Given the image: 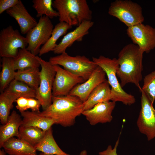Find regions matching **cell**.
<instances>
[{"mask_svg": "<svg viewBox=\"0 0 155 155\" xmlns=\"http://www.w3.org/2000/svg\"><path fill=\"white\" fill-rule=\"evenodd\" d=\"M144 53L138 46L133 43L126 45L119 52L117 59L119 67L117 75L120 80L122 88L131 83L139 88L142 79V59Z\"/></svg>", "mask_w": 155, "mask_h": 155, "instance_id": "6da1fadb", "label": "cell"}, {"mask_svg": "<svg viewBox=\"0 0 155 155\" xmlns=\"http://www.w3.org/2000/svg\"><path fill=\"white\" fill-rule=\"evenodd\" d=\"M84 111L83 102L77 96L69 95L52 96L51 104L38 112L40 115L52 119L56 124L65 127L73 125L76 118Z\"/></svg>", "mask_w": 155, "mask_h": 155, "instance_id": "7a4b0ae2", "label": "cell"}, {"mask_svg": "<svg viewBox=\"0 0 155 155\" xmlns=\"http://www.w3.org/2000/svg\"><path fill=\"white\" fill-rule=\"evenodd\" d=\"M52 6L59 13V22L71 26H78L92 18V11L86 0H55Z\"/></svg>", "mask_w": 155, "mask_h": 155, "instance_id": "3957f363", "label": "cell"}, {"mask_svg": "<svg viewBox=\"0 0 155 155\" xmlns=\"http://www.w3.org/2000/svg\"><path fill=\"white\" fill-rule=\"evenodd\" d=\"M92 61L105 71L108 82L111 87V100L116 102H120L126 105H131L136 102L135 97L126 92L121 87L117 78V72L119 67L117 59H112L102 55L92 57Z\"/></svg>", "mask_w": 155, "mask_h": 155, "instance_id": "277c9868", "label": "cell"}, {"mask_svg": "<svg viewBox=\"0 0 155 155\" xmlns=\"http://www.w3.org/2000/svg\"><path fill=\"white\" fill-rule=\"evenodd\" d=\"M49 62L53 65L62 66L64 69L82 78L85 81L98 66L84 55L73 57L66 52L50 57Z\"/></svg>", "mask_w": 155, "mask_h": 155, "instance_id": "5b68a950", "label": "cell"}, {"mask_svg": "<svg viewBox=\"0 0 155 155\" xmlns=\"http://www.w3.org/2000/svg\"><path fill=\"white\" fill-rule=\"evenodd\" d=\"M108 14L118 18L128 27L142 23V9L138 3L129 0H116L111 3Z\"/></svg>", "mask_w": 155, "mask_h": 155, "instance_id": "8992f818", "label": "cell"}, {"mask_svg": "<svg viewBox=\"0 0 155 155\" xmlns=\"http://www.w3.org/2000/svg\"><path fill=\"white\" fill-rule=\"evenodd\" d=\"M41 67L40 81L36 90V98L40 102L43 111L47 109L52 102V91L56 72L53 65L37 56Z\"/></svg>", "mask_w": 155, "mask_h": 155, "instance_id": "52a82bcc", "label": "cell"}, {"mask_svg": "<svg viewBox=\"0 0 155 155\" xmlns=\"http://www.w3.org/2000/svg\"><path fill=\"white\" fill-rule=\"evenodd\" d=\"M28 42L17 29L9 26L3 28L0 33V56L14 58L20 49L26 48Z\"/></svg>", "mask_w": 155, "mask_h": 155, "instance_id": "ba28073f", "label": "cell"}, {"mask_svg": "<svg viewBox=\"0 0 155 155\" xmlns=\"http://www.w3.org/2000/svg\"><path fill=\"white\" fill-rule=\"evenodd\" d=\"M54 28L48 17L44 15L40 18L36 26L26 34L28 42L27 50L36 55L39 53L40 46L48 40Z\"/></svg>", "mask_w": 155, "mask_h": 155, "instance_id": "9c48e42d", "label": "cell"}, {"mask_svg": "<svg viewBox=\"0 0 155 155\" xmlns=\"http://www.w3.org/2000/svg\"><path fill=\"white\" fill-rule=\"evenodd\" d=\"M140 92L141 108L137 125L140 132L146 135L149 141L155 137V110L145 93Z\"/></svg>", "mask_w": 155, "mask_h": 155, "instance_id": "30bf717a", "label": "cell"}, {"mask_svg": "<svg viewBox=\"0 0 155 155\" xmlns=\"http://www.w3.org/2000/svg\"><path fill=\"white\" fill-rule=\"evenodd\" d=\"M127 33L144 53H148L155 48V28L152 26L140 24L128 27Z\"/></svg>", "mask_w": 155, "mask_h": 155, "instance_id": "8fae6325", "label": "cell"}, {"mask_svg": "<svg viewBox=\"0 0 155 155\" xmlns=\"http://www.w3.org/2000/svg\"><path fill=\"white\" fill-rule=\"evenodd\" d=\"M53 66L56 74L53 86V96L68 95L76 85L85 81L82 78L62 68L59 65Z\"/></svg>", "mask_w": 155, "mask_h": 155, "instance_id": "7c38bea8", "label": "cell"}, {"mask_svg": "<svg viewBox=\"0 0 155 155\" xmlns=\"http://www.w3.org/2000/svg\"><path fill=\"white\" fill-rule=\"evenodd\" d=\"M116 102L112 101L100 102L90 109L84 111L82 114L91 125L110 123L113 119L112 114Z\"/></svg>", "mask_w": 155, "mask_h": 155, "instance_id": "4fadbf2b", "label": "cell"}, {"mask_svg": "<svg viewBox=\"0 0 155 155\" xmlns=\"http://www.w3.org/2000/svg\"><path fill=\"white\" fill-rule=\"evenodd\" d=\"M106 75L104 71L98 66L87 80L76 85L68 95L77 96L84 102L94 88L106 80Z\"/></svg>", "mask_w": 155, "mask_h": 155, "instance_id": "5bb4252c", "label": "cell"}, {"mask_svg": "<svg viewBox=\"0 0 155 155\" xmlns=\"http://www.w3.org/2000/svg\"><path fill=\"white\" fill-rule=\"evenodd\" d=\"M94 24V22L85 21L73 31L66 34L53 51L55 54H61L65 52L67 49L76 41H82L83 37L88 34L90 29Z\"/></svg>", "mask_w": 155, "mask_h": 155, "instance_id": "9a60e30c", "label": "cell"}, {"mask_svg": "<svg viewBox=\"0 0 155 155\" xmlns=\"http://www.w3.org/2000/svg\"><path fill=\"white\" fill-rule=\"evenodd\" d=\"M6 12L16 21L22 34H26L38 23L36 20L28 13L20 0L16 5L7 10Z\"/></svg>", "mask_w": 155, "mask_h": 155, "instance_id": "2e32d148", "label": "cell"}, {"mask_svg": "<svg viewBox=\"0 0 155 155\" xmlns=\"http://www.w3.org/2000/svg\"><path fill=\"white\" fill-rule=\"evenodd\" d=\"M21 116L14 110L9 116L6 123L0 126V148L3 147L5 143L11 138L19 137V130L21 125Z\"/></svg>", "mask_w": 155, "mask_h": 155, "instance_id": "e0dca14e", "label": "cell"}, {"mask_svg": "<svg viewBox=\"0 0 155 155\" xmlns=\"http://www.w3.org/2000/svg\"><path fill=\"white\" fill-rule=\"evenodd\" d=\"M111 100V88L106 80L96 87L83 102L84 111L90 109L98 103Z\"/></svg>", "mask_w": 155, "mask_h": 155, "instance_id": "ac0fdd59", "label": "cell"}, {"mask_svg": "<svg viewBox=\"0 0 155 155\" xmlns=\"http://www.w3.org/2000/svg\"><path fill=\"white\" fill-rule=\"evenodd\" d=\"M3 148L9 155H38L35 148L25 141L14 137L4 144Z\"/></svg>", "mask_w": 155, "mask_h": 155, "instance_id": "d6986e66", "label": "cell"}, {"mask_svg": "<svg viewBox=\"0 0 155 155\" xmlns=\"http://www.w3.org/2000/svg\"><path fill=\"white\" fill-rule=\"evenodd\" d=\"M22 117V126H32L40 128L46 131L54 124L56 121L53 119L41 116L38 112L26 111L21 113Z\"/></svg>", "mask_w": 155, "mask_h": 155, "instance_id": "ffe728a7", "label": "cell"}, {"mask_svg": "<svg viewBox=\"0 0 155 155\" xmlns=\"http://www.w3.org/2000/svg\"><path fill=\"white\" fill-rule=\"evenodd\" d=\"M36 150L43 153L55 155H69L63 151L55 141L52 127L46 131L41 140L35 147Z\"/></svg>", "mask_w": 155, "mask_h": 155, "instance_id": "44dd1931", "label": "cell"}, {"mask_svg": "<svg viewBox=\"0 0 155 155\" xmlns=\"http://www.w3.org/2000/svg\"><path fill=\"white\" fill-rule=\"evenodd\" d=\"M72 26L64 22H59L54 28L51 35L47 42L40 48L39 55L41 56L51 51H53L57 44L56 42L59 38L65 35L67 30Z\"/></svg>", "mask_w": 155, "mask_h": 155, "instance_id": "7402d4cb", "label": "cell"}, {"mask_svg": "<svg viewBox=\"0 0 155 155\" xmlns=\"http://www.w3.org/2000/svg\"><path fill=\"white\" fill-rule=\"evenodd\" d=\"M16 70L28 68H39L40 63L37 56L27 50L26 48L20 49L17 56L14 58Z\"/></svg>", "mask_w": 155, "mask_h": 155, "instance_id": "603a6c76", "label": "cell"}, {"mask_svg": "<svg viewBox=\"0 0 155 155\" xmlns=\"http://www.w3.org/2000/svg\"><path fill=\"white\" fill-rule=\"evenodd\" d=\"M40 71L39 68H28L16 71L14 79L22 82L36 90L40 85Z\"/></svg>", "mask_w": 155, "mask_h": 155, "instance_id": "cb8c5ba5", "label": "cell"}, {"mask_svg": "<svg viewBox=\"0 0 155 155\" xmlns=\"http://www.w3.org/2000/svg\"><path fill=\"white\" fill-rule=\"evenodd\" d=\"M2 69L0 74V91L3 92L15 78L14 58L2 57Z\"/></svg>", "mask_w": 155, "mask_h": 155, "instance_id": "d4e9b609", "label": "cell"}, {"mask_svg": "<svg viewBox=\"0 0 155 155\" xmlns=\"http://www.w3.org/2000/svg\"><path fill=\"white\" fill-rule=\"evenodd\" d=\"M46 131L32 126H21L19 130V137L34 147L42 139Z\"/></svg>", "mask_w": 155, "mask_h": 155, "instance_id": "484cf974", "label": "cell"}, {"mask_svg": "<svg viewBox=\"0 0 155 155\" xmlns=\"http://www.w3.org/2000/svg\"><path fill=\"white\" fill-rule=\"evenodd\" d=\"M20 97L18 95L5 91L0 95V120L2 125L5 124L12 108L13 103Z\"/></svg>", "mask_w": 155, "mask_h": 155, "instance_id": "4316f807", "label": "cell"}, {"mask_svg": "<svg viewBox=\"0 0 155 155\" xmlns=\"http://www.w3.org/2000/svg\"><path fill=\"white\" fill-rule=\"evenodd\" d=\"M20 97L36 98V91L25 83L14 79L4 91Z\"/></svg>", "mask_w": 155, "mask_h": 155, "instance_id": "83f0119b", "label": "cell"}, {"mask_svg": "<svg viewBox=\"0 0 155 155\" xmlns=\"http://www.w3.org/2000/svg\"><path fill=\"white\" fill-rule=\"evenodd\" d=\"M32 7L37 12L36 17L40 18L45 16L50 19L59 17L57 11L53 8L52 0H33Z\"/></svg>", "mask_w": 155, "mask_h": 155, "instance_id": "f1b7e54d", "label": "cell"}, {"mask_svg": "<svg viewBox=\"0 0 155 155\" xmlns=\"http://www.w3.org/2000/svg\"><path fill=\"white\" fill-rule=\"evenodd\" d=\"M141 91L145 93L153 104L155 100V71L145 77Z\"/></svg>", "mask_w": 155, "mask_h": 155, "instance_id": "f546056e", "label": "cell"}, {"mask_svg": "<svg viewBox=\"0 0 155 155\" xmlns=\"http://www.w3.org/2000/svg\"><path fill=\"white\" fill-rule=\"evenodd\" d=\"M20 0H0V14L16 5Z\"/></svg>", "mask_w": 155, "mask_h": 155, "instance_id": "4dcf8cb0", "label": "cell"}, {"mask_svg": "<svg viewBox=\"0 0 155 155\" xmlns=\"http://www.w3.org/2000/svg\"><path fill=\"white\" fill-rule=\"evenodd\" d=\"M28 98L24 97H20L16 100L17 103L16 108L20 113L26 111L28 109Z\"/></svg>", "mask_w": 155, "mask_h": 155, "instance_id": "1f68e13d", "label": "cell"}, {"mask_svg": "<svg viewBox=\"0 0 155 155\" xmlns=\"http://www.w3.org/2000/svg\"><path fill=\"white\" fill-rule=\"evenodd\" d=\"M119 137L116 141L113 148L111 145L108 146L106 150L99 152V155H119L117 152V148L119 143Z\"/></svg>", "mask_w": 155, "mask_h": 155, "instance_id": "d6a6232c", "label": "cell"}, {"mask_svg": "<svg viewBox=\"0 0 155 155\" xmlns=\"http://www.w3.org/2000/svg\"><path fill=\"white\" fill-rule=\"evenodd\" d=\"M28 109H30L32 111L35 112H39V108L41 106L39 101L33 98H28Z\"/></svg>", "mask_w": 155, "mask_h": 155, "instance_id": "836d02e7", "label": "cell"}, {"mask_svg": "<svg viewBox=\"0 0 155 155\" xmlns=\"http://www.w3.org/2000/svg\"><path fill=\"white\" fill-rule=\"evenodd\" d=\"M79 155H88L87 152L86 150H84L80 152Z\"/></svg>", "mask_w": 155, "mask_h": 155, "instance_id": "e575fe53", "label": "cell"}, {"mask_svg": "<svg viewBox=\"0 0 155 155\" xmlns=\"http://www.w3.org/2000/svg\"><path fill=\"white\" fill-rule=\"evenodd\" d=\"M0 155H6V153L4 150H0Z\"/></svg>", "mask_w": 155, "mask_h": 155, "instance_id": "d590c367", "label": "cell"}, {"mask_svg": "<svg viewBox=\"0 0 155 155\" xmlns=\"http://www.w3.org/2000/svg\"><path fill=\"white\" fill-rule=\"evenodd\" d=\"M51 155V154H46L43 153L41 152L39 155Z\"/></svg>", "mask_w": 155, "mask_h": 155, "instance_id": "8d00e7d4", "label": "cell"}]
</instances>
